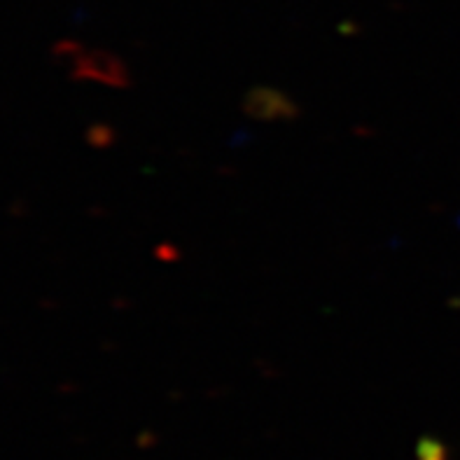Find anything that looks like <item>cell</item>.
Masks as SVG:
<instances>
[{"label":"cell","mask_w":460,"mask_h":460,"mask_svg":"<svg viewBox=\"0 0 460 460\" xmlns=\"http://www.w3.org/2000/svg\"><path fill=\"white\" fill-rule=\"evenodd\" d=\"M243 112L260 122H286L299 115L297 103L280 89L252 87L245 93Z\"/></svg>","instance_id":"6da1fadb"}]
</instances>
